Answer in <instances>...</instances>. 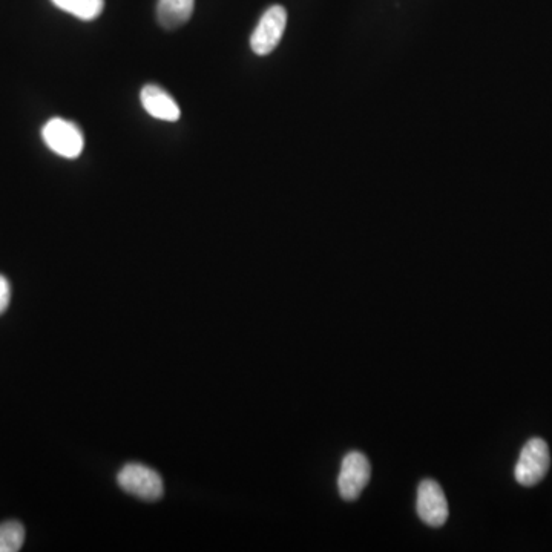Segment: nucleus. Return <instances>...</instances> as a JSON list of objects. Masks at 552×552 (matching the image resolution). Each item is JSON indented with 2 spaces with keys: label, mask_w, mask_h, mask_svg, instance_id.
<instances>
[{
  "label": "nucleus",
  "mask_w": 552,
  "mask_h": 552,
  "mask_svg": "<svg viewBox=\"0 0 552 552\" xmlns=\"http://www.w3.org/2000/svg\"><path fill=\"white\" fill-rule=\"evenodd\" d=\"M43 142L54 154L74 160L85 148V137L76 123L51 119L42 129Z\"/></svg>",
  "instance_id": "1"
},
{
  "label": "nucleus",
  "mask_w": 552,
  "mask_h": 552,
  "mask_svg": "<svg viewBox=\"0 0 552 552\" xmlns=\"http://www.w3.org/2000/svg\"><path fill=\"white\" fill-rule=\"evenodd\" d=\"M119 487L143 500H158L165 494L163 479L157 471L142 464H128L117 476Z\"/></svg>",
  "instance_id": "2"
},
{
  "label": "nucleus",
  "mask_w": 552,
  "mask_h": 552,
  "mask_svg": "<svg viewBox=\"0 0 552 552\" xmlns=\"http://www.w3.org/2000/svg\"><path fill=\"white\" fill-rule=\"evenodd\" d=\"M551 465V454L548 444L539 437H534L526 442L520 453L514 476L523 487H534L545 479Z\"/></svg>",
  "instance_id": "3"
},
{
  "label": "nucleus",
  "mask_w": 552,
  "mask_h": 552,
  "mask_svg": "<svg viewBox=\"0 0 552 552\" xmlns=\"http://www.w3.org/2000/svg\"><path fill=\"white\" fill-rule=\"evenodd\" d=\"M287 25V11L281 5H273L261 17L250 37L252 51L258 56H269L280 45Z\"/></svg>",
  "instance_id": "4"
},
{
  "label": "nucleus",
  "mask_w": 552,
  "mask_h": 552,
  "mask_svg": "<svg viewBox=\"0 0 552 552\" xmlns=\"http://www.w3.org/2000/svg\"><path fill=\"white\" fill-rule=\"evenodd\" d=\"M370 476H372V467L364 453L352 451L347 454L342 459L341 473L338 477L339 494L342 499L349 502L358 499L367 487Z\"/></svg>",
  "instance_id": "5"
},
{
  "label": "nucleus",
  "mask_w": 552,
  "mask_h": 552,
  "mask_svg": "<svg viewBox=\"0 0 552 552\" xmlns=\"http://www.w3.org/2000/svg\"><path fill=\"white\" fill-rule=\"evenodd\" d=\"M418 514L428 526L439 528L448 520V502L439 483L422 480L418 490Z\"/></svg>",
  "instance_id": "6"
},
{
  "label": "nucleus",
  "mask_w": 552,
  "mask_h": 552,
  "mask_svg": "<svg viewBox=\"0 0 552 552\" xmlns=\"http://www.w3.org/2000/svg\"><path fill=\"white\" fill-rule=\"evenodd\" d=\"M140 102L151 117L161 122L174 123L180 119L181 111L177 102L160 86L146 85L140 92Z\"/></svg>",
  "instance_id": "7"
},
{
  "label": "nucleus",
  "mask_w": 552,
  "mask_h": 552,
  "mask_svg": "<svg viewBox=\"0 0 552 552\" xmlns=\"http://www.w3.org/2000/svg\"><path fill=\"white\" fill-rule=\"evenodd\" d=\"M194 8L195 0H158V22L166 30H175L191 19Z\"/></svg>",
  "instance_id": "8"
},
{
  "label": "nucleus",
  "mask_w": 552,
  "mask_h": 552,
  "mask_svg": "<svg viewBox=\"0 0 552 552\" xmlns=\"http://www.w3.org/2000/svg\"><path fill=\"white\" fill-rule=\"evenodd\" d=\"M51 2L59 10L85 22L96 20L105 8V0H51Z\"/></svg>",
  "instance_id": "9"
},
{
  "label": "nucleus",
  "mask_w": 552,
  "mask_h": 552,
  "mask_svg": "<svg viewBox=\"0 0 552 552\" xmlns=\"http://www.w3.org/2000/svg\"><path fill=\"white\" fill-rule=\"evenodd\" d=\"M25 542V529L19 522L0 525V552H17Z\"/></svg>",
  "instance_id": "10"
},
{
  "label": "nucleus",
  "mask_w": 552,
  "mask_h": 552,
  "mask_svg": "<svg viewBox=\"0 0 552 552\" xmlns=\"http://www.w3.org/2000/svg\"><path fill=\"white\" fill-rule=\"evenodd\" d=\"M11 299V286L4 275H0V315L8 309Z\"/></svg>",
  "instance_id": "11"
}]
</instances>
